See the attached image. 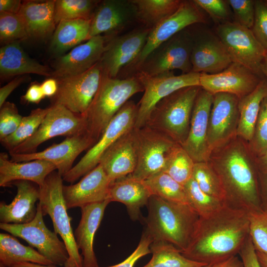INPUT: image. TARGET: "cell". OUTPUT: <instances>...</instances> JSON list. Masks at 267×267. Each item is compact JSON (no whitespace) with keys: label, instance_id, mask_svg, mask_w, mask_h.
<instances>
[{"label":"cell","instance_id":"obj_34","mask_svg":"<svg viewBox=\"0 0 267 267\" xmlns=\"http://www.w3.org/2000/svg\"><path fill=\"white\" fill-rule=\"evenodd\" d=\"M29 262L46 266L52 263L31 246H26L8 233L0 234V267H9L16 263Z\"/></svg>","mask_w":267,"mask_h":267},{"label":"cell","instance_id":"obj_47","mask_svg":"<svg viewBox=\"0 0 267 267\" xmlns=\"http://www.w3.org/2000/svg\"><path fill=\"white\" fill-rule=\"evenodd\" d=\"M251 30L267 51V3L266 0H255L254 21Z\"/></svg>","mask_w":267,"mask_h":267},{"label":"cell","instance_id":"obj_24","mask_svg":"<svg viewBox=\"0 0 267 267\" xmlns=\"http://www.w3.org/2000/svg\"><path fill=\"white\" fill-rule=\"evenodd\" d=\"M137 161V144L134 128L112 144L101 156L99 163L110 181L132 174Z\"/></svg>","mask_w":267,"mask_h":267},{"label":"cell","instance_id":"obj_4","mask_svg":"<svg viewBox=\"0 0 267 267\" xmlns=\"http://www.w3.org/2000/svg\"><path fill=\"white\" fill-rule=\"evenodd\" d=\"M144 91L135 75L124 78H111L102 71L98 89L84 115L86 134L95 144L122 106L134 94Z\"/></svg>","mask_w":267,"mask_h":267},{"label":"cell","instance_id":"obj_43","mask_svg":"<svg viewBox=\"0 0 267 267\" xmlns=\"http://www.w3.org/2000/svg\"><path fill=\"white\" fill-rule=\"evenodd\" d=\"M29 38L24 22L18 13L0 12V40L4 44Z\"/></svg>","mask_w":267,"mask_h":267},{"label":"cell","instance_id":"obj_9","mask_svg":"<svg viewBox=\"0 0 267 267\" xmlns=\"http://www.w3.org/2000/svg\"><path fill=\"white\" fill-rule=\"evenodd\" d=\"M191 34L183 30L161 44L135 71L154 76L179 70L182 74L192 71L191 54L193 44Z\"/></svg>","mask_w":267,"mask_h":267},{"label":"cell","instance_id":"obj_14","mask_svg":"<svg viewBox=\"0 0 267 267\" xmlns=\"http://www.w3.org/2000/svg\"><path fill=\"white\" fill-rule=\"evenodd\" d=\"M102 74L99 61L84 73L56 79L58 89L52 97V104L62 105L74 113L84 115L98 89Z\"/></svg>","mask_w":267,"mask_h":267},{"label":"cell","instance_id":"obj_48","mask_svg":"<svg viewBox=\"0 0 267 267\" xmlns=\"http://www.w3.org/2000/svg\"><path fill=\"white\" fill-rule=\"evenodd\" d=\"M232 8L235 22L241 26L251 29L255 17V2L253 0H228Z\"/></svg>","mask_w":267,"mask_h":267},{"label":"cell","instance_id":"obj_1","mask_svg":"<svg viewBox=\"0 0 267 267\" xmlns=\"http://www.w3.org/2000/svg\"><path fill=\"white\" fill-rule=\"evenodd\" d=\"M208 162L220 178L225 205L248 213L262 210L259 172L247 141L236 136L212 150Z\"/></svg>","mask_w":267,"mask_h":267},{"label":"cell","instance_id":"obj_11","mask_svg":"<svg viewBox=\"0 0 267 267\" xmlns=\"http://www.w3.org/2000/svg\"><path fill=\"white\" fill-rule=\"evenodd\" d=\"M216 32L232 62L239 63L265 78L262 69L267 51L251 29L235 21H228L220 24Z\"/></svg>","mask_w":267,"mask_h":267},{"label":"cell","instance_id":"obj_25","mask_svg":"<svg viewBox=\"0 0 267 267\" xmlns=\"http://www.w3.org/2000/svg\"><path fill=\"white\" fill-rule=\"evenodd\" d=\"M17 188L16 195L9 204L0 203V223L23 224L31 222L37 212L36 202L40 199V187L27 180L12 182Z\"/></svg>","mask_w":267,"mask_h":267},{"label":"cell","instance_id":"obj_49","mask_svg":"<svg viewBox=\"0 0 267 267\" xmlns=\"http://www.w3.org/2000/svg\"><path fill=\"white\" fill-rule=\"evenodd\" d=\"M193 1L215 20L226 22L229 16V4L227 0H194Z\"/></svg>","mask_w":267,"mask_h":267},{"label":"cell","instance_id":"obj_27","mask_svg":"<svg viewBox=\"0 0 267 267\" xmlns=\"http://www.w3.org/2000/svg\"><path fill=\"white\" fill-rule=\"evenodd\" d=\"M191 62L192 72L214 74L224 70L232 61L218 38L207 36L194 40Z\"/></svg>","mask_w":267,"mask_h":267},{"label":"cell","instance_id":"obj_13","mask_svg":"<svg viewBox=\"0 0 267 267\" xmlns=\"http://www.w3.org/2000/svg\"><path fill=\"white\" fill-rule=\"evenodd\" d=\"M86 121L84 115L77 114L65 107L52 104L34 134L9 152L31 153L43 142L58 136L66 137L86 133Z\"/></svg>","mask_w":267,"mask_h":267},{"label":"cell","instance_id":"obj_39","mask_svg":"<svg viewBox=\"0 0 267 267\" xmlns=\"http://www.w3.org/2000/svg\"><path fill=\"white\" fill-rule=\"evenodd\" d=\"M49 109L50 107L37 108L28 116L23 117L15 132L0 140L1 145L9 151L28 139L37 131Z\"/></svg>","mask_w":267,"mask_h":267},{"label":"cell","instance_id":"obj_42","mask_svg":"<svg viewBox=\"0 0 267 267\" xmlns=\"http://www.w3.org/2000/svg\"><path fill=\"white\" fill-rule=\"evenodd\" d=\"M192 178L203 192L224 203V195L221 181L208 162L195 163Z\"/></svg>","mask_w":267,"mask_h":267},{"label":"cell","instance_id":"obj_32","mask_svg":"<svg viewBox=\"0 0 267 267\" xmlns=\"http://www.w3.org/2000/svg\"><path fill=\"white\" fill-rule=\"evenodd\" d=\"M267 96V80L265 78L250 94L239 99L238 136L248 142L253 136L262 100Z\"/></svg>","mask_w":267,"mask_h":267},{"label":"cell","instance_id":"obj_20","mask_svg":"<svg viewBox=\"0 0 267 267\" xmlns=\"http://www.w3.org/2000/svg\"><path fill=\"white\" fill-rule=\"evenodd\" d=\"M134 21L136 8L131 0L100 1L91 20L88 40L102 33L112 39Z\"/></svg>","mask_w":267,"mask_h":267},{"label":"cell","instance_id":"obj_50","mask_svg":"<svg viewBox=\"0 0 267 267\" xmlns=\"http://www.w3.org/2000/svg\"><path fill=\"white\" fill-rule=\"evenodd\" d=\"M152 242L151 235L144 229L137 247L129 256L119 264L105 267H134L139 259L151 253L150 246Z\"/></svg>","mask_w":267,"mask_h":267},{"label":"cell","instance_id":"obj_31","mask_svg":"<svg viewBox=\"0 0 267 267\" xmlns=\"http://www.w3.org/2000/svg\"><path fill=\"white\" fill-rule=\"evenodd\" d=\"M55 0L22 2L18 14L23 19L29 37L44 39L53 34Z\"/></svg>","mask_w":267,"mask_h":267},{"label":"cell","instance_id":"obj_63","mask_svg":"<svg viewBox=\"0 0 267 267\" xmlns=\"http://www.w3.org/2000/svg\"><path fill=\"white\" fill-rule=\"evenodd\" d=\"M266 2L267 3V0H266Z\"/></svg>","mask_w":267,"mask_h":267},{"label":"cell","instance_id":"obj_12","mask_svg":"<svg viewBox=\"0 0 267 267\" xmlns=\"http://www.w3.org/2000/svg\"><path fill=\"white\" fill-rule=\"evenodd\" d=\"M37 206L36 215L31 222L23 224L0 223V228L25 240L54 266H64L69 257L66 247L57 234L45 225L39 202Z\"/></svg>","mask_w":267,"mask_h":267},{"label":"cell","instance_id":"obj_40","mask_svg":"<svg viewBox=\"0 0 267 267\" xmlns=\"http://www.w3.org/2000/svg\"><path fill=\"white\" fill-rule=\"evenodd\" d=\"M195 162L180 144L171 153L164 172L183 185L192 178Z\"/></svg>","mask_w":267,"mask_h":267},{"label":"cell","instance_id":"obj_45","mask_svg":"<svg viewBox=\"0 0 267 267\" xmlns=\"http://www.w3.org/2000/svg\"><path fill=\"white\" fill-rule=\"evenodd\" d=\"M248 145L254 155L267 148V96L262 101L253 136Z\"/></svg>","mask_w":267,"mask_h":267},{"label":"cell","instance_id":"obj_57","mask_svg":"<svg viewBox=\"0 0 267 267\" xmlns=\"http://www.w3.org/2000/svg\"><path fill=\"white\" fill-rule=\"evenodd\" d=\"M254 157L259 173L267 175V148L254 155Z\"/></svg>","mask_w":267,"mask_h":267},{"label":"cell","instance_id":"obj_17","mask_svg":"<svg viewBox=\"0 0 267 267\" xmlns=\"http://www.w3.org/2000/svg\"><path fill=\"white\" fill-rule=\"evenodd\" d=\"M264 78L246 66L232 62L220 73H200V86L213 95L227 93L241 98L251 93Z\"/></svg>","mask_w":267,"mask_h":267},{"label":"cell","instance_id":"obj_23","mask_svg":"<svg viewBox=\"0 0 267 267\" xmlns=\"http://www.w3.org/2000/svg\"><path fill=\"white\" fill-rule=\"evenodd\" d=\"M111 183L98 164L76 184L63 186V198L67 210L109 200Z\"/></svg>","mask_w":267,"mask_h":267},{"label":"cell","instance_id":"obj_61","mask_svg":"<svg viewBox=\"0 0 267 267\" xmlns=\"http://www.w3.org/2000/svg\"><path fill=\"white\" fill-rule=\"evenodd\" d=\"M262 72L264 77L267 80V52L262 64Z\"/></svg>","mask_w":267,"mask_h":267},{"label":"cell","instance_id":"obj_2","mask_svg":"<svg viewBox=\"0 0 267 267\" xmlns=\"http://www.w3.org/2000/svg\"><path fill=\"white\" fill-rule=\"evenodd\" d=\"M249 232L248 213L224 205L199 218L188 247L181 253L191 260L213 265L238 255Z\"/></svg>","mask_w":267,"mask_h":267},{"label":"cell","instance_id":"obj_21","mask_svg":"<svg viewBox=\"0 0 267 267\" xmlns=\"http://www.w3.org/2000/svg\"><path fill=\"white\" fill-rule=\"evenodd\" d=\"M213 95L201 88L195 99L187 137L181 146L195 162H208L207 133Z\"/></svg>","mask_w":267,"mask_h":267},{"label":"cell","instance_id":"obj_26","mask_svg":"<svg viewBox=\"0 0 267 267\" xmlns=\"http://www.w3.org/2000/svg\"><path fill=\"white\" fill-rule=\"evenodd\" d=\"M110 202L106 200L81 208V220L74 235L77 247L82 251L84 267H99L93 250L94 237Z\"/></svg>","mask_w":267,"mask_h":267},{"label":"cell","instance_id":"obj_62","mask_svg":"<svg viewBox=\"0 0 267 267\" xmlns=\"http://www.w3.org/2000/svg\"><path fill=\"white\" fill-rule=\"evenodd\" d=\"M212 265H208V266H205V267H211Z\"/></svg>","mask_w":267,"mask_h":267},{"label":"cell","instance_id":"obj_41","mask_svg":"<svg viewBox=\"0 0 267 267\" xmlns=\"http://www.w3.org/2000/svg\"><path fill=\"white\" fill-rule=\"evenodd\" d=\"M184 187L189 205L200 217L210 216L225 205L222 201L203 192L193 178L184 185Z\"/></svg>","mask_w":267,"mask_h":267},{"label":"cell","instance_id":"obj_37","mask_svg":"<svg viewBox=\"0 0 267 267\" xmlns=\"http://www.w3.org/2000/svg\"><path fill=\"white\" fill-rule=\"evenodd\" d=\"M144 181L152 195L171 202L189 205L184 186L167 173L160 172Z\"/></svg>","mask_w":267,"mask_h":267},{"label":"cell","instance_id":"obj_15","mask_svg":"<svg viewBox=\"0 0 267 267\" xmlns=\"http://www.w3.org/2000/svg\"><path fill=\"white\" fill-rule=\"evenodd\" d=\"M205 21L201 9L193 0H182L178 9L151 29L145 44L135 60L129 66L135 71L161 44L187 27Z\"/></svg>","mask_w":267,"mask_h":267},{"label":"cell","instance_id":"obj_55","mask_svg":"<svg viewBox=\"0 0 267 267\" xmlns=\"http://www.w3.org/2000/svg\"><path fill=\"white\" fill-rule=\"evenodd\" d=\"M259 184L261 208L267 213V175L259 173Z\"/></svg>","mask_w":267,"mask_h":267},{"label":"cell","instance_id":"obj_58","mask_svg":"<svg viewBox=\"0 0 267 267\" xmlns=\"http://www.w3.org/2000/svg\"><path fill=\"white\" fill-rule=\"evenodd\" d=\"M211 267H244V266L240 257L236 255L224 261L212 265Z\"/></svg>","mask_w":267,"mask_h":267},{"label":"cell","instance_id":"obj_59","mask_svg":"<svg viewBox=\"0 0 267 267\" xmlns=\"http://www.w3.org/2000/svg\"><path fill=\"white\" fill-rule=\"evenodd\" d=\"M9 267H57L55 266H46L29 262L16 263Z\"/></svg>","mask_w":267,"mask_h":267},{"label":"cell","instance_id":"obj_10","mask_svg":"<svg viewBox=\"0 0 267 267\" xmlns=\"http://www.w3.org/2000/svg\"><path fill=\"white\" fill-rule=\"evenodd\" d=\"M135 129L137 161L135 170L130 175L145 180L164 172L171 153L179 144L166 134L147 126Z\"/></svg>","mask_w":267,"mask_h":267},{"label":"cell","instance_id":"obj_54","mask_svg":"<svg viewBox=\"0 0 267 267\" xmlns=\"http://www.w3.org/2000/svg\"><path fill=\"white\" fill-rule=\"evenodd\" d=\"M22 4L20 0H0V12L18 14Z\"/></svg>","mask_w":267,"mask_h":267},{"label":"cell","instance_id":"obj_3","mask_svg":"<svg viewBox=\"0 0 267 267\" xmlns=\"http://www.w3.org/2000/svg\"><path fill=\"white\" fill-rule=\"evenodd\" d=\"M145 229L153 241L169 243L181 252L188 247L199 216L188 204L171 202L152 195L147 205Z\"/></svg>","mask_w":267,"mask_h":267},{"label":"cell","instance_id":"obj_36","mask_svg":"<svg viewBox=\"0 0 267 267\" xmlns=\"http://www.w3.org/2000/svg\"><path fill=\"white\" fill-rule=\"evenodd\" d=\"M152 258L142 267H204V264L184 257L174 245L162 241H154L150 246Z\"/></svg>","mask_w":267,"mask_h":267},{"label":"cell","instance_id":"obj_44","mask_svg":"<svg viewBox=\"0 0 267 267\" xmlns=\"http://www.w3.org/2000/svg\"><path fill=\"white\" fill-rule=\"evenodd\" d=\"M249 235L255 250L267 255V213L263 210L248 213Z\"/></svg>","mask_w":267,"mask_h":267},{"label":"cell","instance_id":"obj_8","mask_svg":"<svg viewBox=\"0 0 267 267\" xmlns=\"http://www.w3.org/2000/svg\"><path fill=\"white\" fill-rule=\"evenodd\" d=\"M144 88V93L137 104L134 128L145 126L156 105L163 98L183 88L200 86V73L191 72L175 75L169 72L154 76L135 74Z\"/></svg>","mask_w":267,"mask_h":267},{"label":"cell","instance_id":"obj_22","mask_svg":"<svg viewBox=\"0 0 267 267\" xmlns=\"http://www.w3.org/2000/svg\"><path fill=\"white\" fill-rule=\"evenodd\" d=\"M107 37L98 35L75 46L58 57L53 66L52 77L56 79L81 74L100 61L106 48Z\"/></svg>","mask_w":267,"mask_h":267},{"label":"cell","instance_id":"obj_60","mask_svg":"<svg viewBox=\"0 0 267 267\" xmlns=\"http://www.w3.org/2000/svg\"><path fill=\"white\" fill-rule=\"evenodd\" d=\"M256 254L261 266L262 267H267V255L258 251H256Z\"/></svg>","mask_w":267,"mask_h":267},{"label":"cell","instance_id":"obj_16","mask_svg":"<svg viewBox=\"0 0 267 267\" xmlns=\"http://www.w3.org/2000/svg\"><path fill=\"white\" fill-rule=\"evenodd\" d=\"M239 99L230 93H218L213 95L207 133L210 151L237 136Z\"/></svg>","mask_w":267,"mask_h":267},{"label":"cell","instance_id":"obj_33","mask_svg":"<svg viewBox=\"0 0 267 267\" xmlns=\"http://www.w3.org/2000/svg\"><path fill=\"white\" fill-rule=\"evenodd\" d=\"M91 20L78 19L58 23L51 41L53 52L62 54L81 42L88 41Z\"/></svg>","mask_w":267,"mask_h":267},{"label":"cell","instance_id":"obj_51","mask_svg":"<svg viewBox=\"0 0 267 267\" xmlns=\"http://www.w3.org/2000/svg\"><path fill=\"white\" fill-rule=\"evenodd\" d=\"M238 256L244 267H262L258 260L256 251L249 235L240 250Z\"/></svg>","mask_w":267,"mask_h":267},{"label":"cell","instance_id":"obj_53","mask_svg":"<svg viewBox=\"0 0 267 267\" xmlns=\"http://www.w3.org/2000/svg\"><path fill=\"white\" fill-rule=\"evenodd\" d=\"M45 97L41 85L33 84L27 89L23 98L30 103H38Z\"/></svg>","mask_w":267,"mask_h":267},{"label":"cell","instance_id":"obj_5","mask_svg":"<svg viewBox=\"0 0 267 267\" xmlns=\"http://www.w3.org/2000/svg\"><path fill=\"white\" fill-rule=\"evenodd\" d=\"M201 89L197 86L183 88L163 98L155 107L145 126L182 145L188 134L193 106Z\"/></svg>","mask_w":267,"mask_h":267},{"label":"cell","instance_id":"obj_52","mask_svg":"<svg viewBox=\"0 0 267 267\" xmlns=\"http://www.w3.org/2000/svg\"><path fill=\"white\" fill-rule=\"evenodd\" d=\"M27 77L24 75L19 76L0 89V107L2 106L6 101V98L15 89L27 81Z\"/></svg>","mask_w":267,"mask_h":267},{"label":"cell","instance_id":"obj_19","mask_svg":"<svg viewBox=\"0 0 267 267\" xmlns=\"http://www.w3.org/2000/svg\"><path fill=\"white\" fill-rule=\"evenodd\" d=\"M93 145V141L85 133L68 136L61 142L54 143L40 152L24 154L9 152V154L10 160L16 162L35 160L48 161L55 166L58 173L63 177L72 168L77 157Z\"/></svg>","mask_w":267,"mask_h":267},{"label":"cell","instance_id":"obj_28","mask_svg":"<svg viewBox=\"0 0 267 267\" xmlns=\"http://www.w3.org/2000/svg\"><path fill=\"white\" fill-rule=\"evenodd\" d=\"M56 170L52 163L35 160L16 162L9 160L7 153H0V186H7L17 180H27L42 187L46 177Z\"/></svg>","mask_w":267,"mask_h":267},{"label":"cell","instance_id":"obj_6","mask_svg":"<svg viewBox=\"0 0 267 267\" xmlns=\"http://www.w3.org/2000/svg\"><path fill=\"white\" fill-rule=\"evenodd\" d=\"M63 180L58 172L51 173L40 187L39 203L43 216H49L54 232L59 234L66 247L69 257L64 267H84L83 257L76 243L63 198Z\"/></svg>","mask_w":267,"mask_h":267},{"label":"cell","instance_id":"obj_30","mask_svg":"<svg viewBox=\"0 0 267 267\" xmlns=\"http://www.w3.org/2000/svg\"><path fill=\"white\" fill-rule=\"evenodd\" d=\"M26 74L52 77V71L31 58L17 42L4 44L0 48V75L7 78Z\"/></svg>","mask_w":267,"mask_h":267},{"label":"cell","instance_id":"obj_7","mask_svg":"<svg viewBox=\"0 0 267 267\" xmlns=\"http://www.w3.org/2000/svg\"><path fill=\"white\" fill-rule=\"evenodd\" d=\"M137 109L134 101H128L111 120L96 143L62 177L63 180L73 183L96 167L105 151L119 137L134 128Z\"/></svg>","mask_w":267,"mask_h":267},{"label":"cell","instance_id":"obj_38","mask_svg":"<svg viewBox=\"0 0 267 267\" xmlns=\"http://www.w3.org/2000/svg\"><path fill=\"white\" fill-rule=\"evenodd\" d=\"M99 0H55L54 21L91 19Z\"/></svg>","mask_w":267,"mask_h":267},{"label":"cell","instance_id":"obj_18","mask_svg":"<svg viewBox=\"0 0 267 267\" xmlns=\"http://www.w3.org/2000/svg\"><path fill=\"white\" fill-rule=\"evenodd\" d=\"M151 29L143 27L111 39L100 61L103 73L117 78L131 65L143 49Z\"/></svg>","mask_w":267,"mask_h":267},{"label":"cell","instance_id":"obj_29","mask_svg":"<svg viewBox=\"0 0 267 267\" xmlns=\"http://www.w3.org/2000/svg\"><path fill=\"white\" fill-rule=\"evenodd\" d=\"M152 193L144 182L130 175L117 179L110 186L109 200L124 204L133 221L141 218L140 209L147 205Z\"/></svg>","mask_w":267,"mask_h":267},{"label":"cell","instance_id":"obj_35","mask_svg":"<svg viewBox=\"0 0 267 267\" xmlns=\"http://www.w3.org/2000/svg\"><path fill=\"white\" fill-rule=\"evenodd\" d=\"M134 5L138 22L152 29L175 12L182 0H131Z\"/></svg>","mask_w":267,"mask_h":267},{"label":"cell","instance_id":"obj_56","mask_svg":"<svg viewBox=\"0 0 267 267\" xmlns=\"http://www.w3.org/2000/svg\"><path fill=\"white\" fill-rule=\"evenodd\" d=\"M41 86L45 96L53 97L57 91L58 82L54 78H49L45 80Z\"/></svg>","mask_w":267,"mask_h":267},{"label":"cell","instance_id":"obj_46","mask_svg":"<svg viewBox=\"0 0 267 267\" xmlns=\"http://www.w3.org/2000/svg\"><path fill=\"white\" fill-rule=\"evenodd\" d=\"M0 108V141L15 132L23 117L13 103L5 101Z\"/></svg>","mask_w":267,"mask_h":267}]
</instances>
